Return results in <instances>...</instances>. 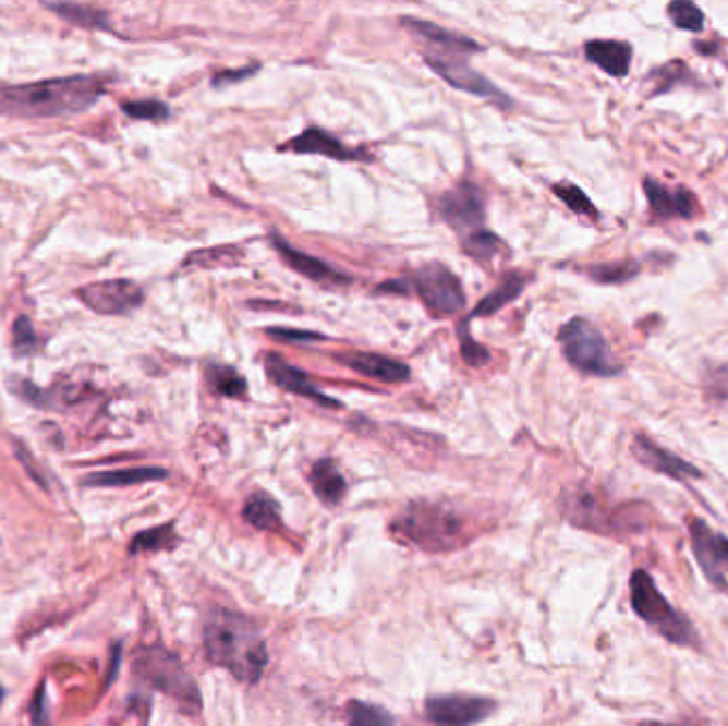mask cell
Here are the masks:
<instances>
[{
	"label": "cell",
	"instance_id": "obj_30",
	"mask_svg": "<svg viewBox=\"0 0 728 726\" xmlns=\"http://www.w3.org/2000/svg\"><path fill=\"white\" fill-rule=\"evenodd\" d=\"M551 190L573 214L596 218V209H594L591 198L586 196V192L582 187H578L573 183H556Z\"/></svg>",
	"mask_w": 728,
	"mask_h": 726
},
{
	"label": "cell",
	"instance_id": "obj_11",
	"mask_svg": "<svg viewBox=\"0 0 728 726\" xmlns=\"http://www.w3.org/2000/svg\"><path fill=\"white\" fill-rule=\"evenodd\" d=\"M439 214L446 225L458 232H477V228H482L486 220V207L480 187L473 183H460L454 190H448L439 198Z\"/></svg>",
	"mask_w": 728,
	"mask_h": 726
},
{
	"label": "cell",
	"instance_id": "obj_18",
	"mask_svg": "<svg viewBox=\"0 0 728 726\" xmlns=\"http://www.w3.org/2000/svg\"><path fill=\"white\" fill-rule=\"evenodd\" d=\"M274 245L288 267H292L294 271L314 279V281H319V283H348L350 281V277L335 271L332 267H328L324 261H319L316 256H310V254H303V252L294 250L281 237H274Z\"/></svg>",
	"mask_w": 728,
	"mask_h": 726
},
{
	"label": "cell",
	"instance_id": "obj_31",
	"mask_svg": "<svg viewBox=\"0 0 728 726\" xmlns=\"http://www.w3.org/2000/svg\"><path fill=\"white\" fill-rule=\"evenodd\" d=\"M175 540H178V535L173 531V524L156 527V529L138 533L137 537L133 540V544H131V552L137 554V552H149V549H165V547H171L175 544Z\"/></svg>",
	"mask_w": 728,
	"mask_h": 726
},
{
	"label": "cell",
	"instance_id": "obj_36",
	"mask_svg": "<svg viewBox=\"0 0 728 726\" xmlns=\"http://www.w3.org/2000/svg\"><path fill=\"white\" fill-rule=\"evenodd\" d=\"M256 71H258V66L239 69V71H222V73H218V75L214 77V84H216L218 88H222V86H227V84H234V82H241V80L252 77Z\"/></svg>",
	"mask_w": 728,
	"mask_h": 726
},
{
	"label": "cell",
	"instance_id": "obj_10",
	"mask_svg": "<svg viewBox=\"0 0 728 726\" xmlns=\"http://www.w3.org/2000/svg\"><path fill=\"white\" fill-rule=\"evenodd\" d=\"M690 542L694 558L709 582L725 586V578L728 576V537L712 529L705 520L696 518L690 522Z\"/></svg>",
	"mask_w": 728,
	"mask_h": 726
},
{
	"label": "cell",
	"instance_id": "obj_37",
	"mask_svg": "<svg viewBox=\"0 0 728 726\" xmlns=\"http://www.w3.org/2000/svg\"><path fill=\"white\" fill-rule=\"evenodd\" d=\"M31 716H33V723L37 726H46L47 723V712H46V692H44V686L39 688L37 692V699L31 707Z\"/></svg>",
	"mask_w": 728,
	"mask_h": 726
},
{
	"label": "cell",
	"instance_id": "obj_21",
	"mask_svg": "<svg viewBox=\"0 0 728 726\" xmlns=\"http://www.w3.org/2000/svg\"><path fill=\"white\" fill-rule=\"evenodd\" d=\"M310 480L318 499L326 505H337L345 497L348 484L330 458H321L312 467Z\"/></svg>",
	"mask_w": 728,
	"mask_h": 726
},
{
	"label": "cell",
	"instance_id": "obj_40",
	"mask_svg": "<svg viewBox=\"0 0 728 726\" xmlns=\"http://www.w3.org/2000/svg\"><path fill=\"white\" fill-rule=\"evenodd\" d=\"M2 699H4V690L0 688V703H2Z\"/></svg>",
	"mask_w": 728,
	"mask_h": 726
},
{
	"label": "cell",
	"instance_id": "obj_33",
	"mask_svg": "<svg viewBox=\"0 0 728 726\" xmlns=\"http://www.w3.org/2000/svg\"><path fill=\"white\" fill-rule=\"evenodd\" d=\"M124 113H129L135 120H167L169 118V107L160 100H137V102H124L122 105Z\"/></svg>",
	"mask_w": 728,
	"mask_h": 726
},
{
	"label": "cell",
	"instance_id": "obj_25",
	"mask_svg": "<svg viewBox=\"0 0 728 726\" xmlns=\"http://www.w3.org/2000/svg\"><path fill=\"white\" fill-rule=\"evenodd\" d=\"M49 11L58 13L60 17L77 24V26H84V28H107L109 22H107V13L96 9V7H90V4H75V2H47L46 4Z\"/></svg>",
	"mask_w": 728,
	"mask_h": 726
},
{
	"label": "cell",
	"instance_id": "obj_2",
	"mask_svg": "<svg viewBox=\"0 0 728 726\" xmlns=\"http://www.w3.org/2000/svg\"><path fill=\"white\" fill-rule=\"evenodd\" d=\"M105 92L98 77L75 75L0 88V113L17 118H58L90 109Z\"/></svg>",
	"mask_w": 728,
	"mask_h": 726
},
{
	"label": "cell",
	"instance_id": "obj_23",
	"mask_svg": "<svg viewBox=\"0 0 728 726\" xmlns=\"http://www.w3.org/2000/svg\"><path fill=\"white\" fill-rule=\"evenodd\" d=\"M243 518L258 531H279L281 529V507L267 493H254L245 500Z\"/></svg>",
	"mask_w": 728,
	"mask_h": 726
},
{
	"label": "cell",
	"instance_id": "obj_17",
	"mask_svg": "<svg viewBox=\"0 0 728 726\" xmlns=\"http://www.w3.org/2000/svg\"><path fill=\"white\" fill-rule=\"evenodd\" d=\"M337 361L345 364V366H350L352 371L361 373L364 377L379 379V382H386V384L410 379V366L401 363V361L388 359V356L364 354V352H350V354L337 356Z\"/></svg>",
	"mask_w": 728,
	"mask_h": 726
},
{
	"label": "cell",
	"instance_id": "obj_16",
	"mask_svg": "<svg viewBox=\"0 0 728 726\" xmlns=\"http://www.w3.org/2000/svg\"><path fill=\"white\" fill-rule=\"evenodd\" d=\"M286 147L294 149L296 154H318V156H326L332 160H366L368 156L364 154L363 149H354L350 145H345L343 141H339L337 136L321 131V129H307L305 133L294 136Z\"/></svg>",
	"mask_w": 728,
	"mask_h": 726
},
{
	"label": "cell",
	"instance_id": "obj_26",
	"mask_svg": "<svg viewBox=\"0 0 728 726\" xmlns=\"http://www.w3.org/2000/svg\"><path fill=\"white\" fill-rule=\"evenodd\" d=\"M207 379L214 390L228 399H245L247 397V382L227 364L211 363L207 366Z\"/></svg>",
	"mask_w": 728,
	"mask_h": 726
},
{
	"label": "cell",
	"instance_id": "obj_35",
	"mask_svg": "<svg viewBox=\"0 0 728 726\" xmlns=\"http://www.w3.org/2000/svg\"><path fill=\"white\" fill-rule=\"evenodd\" d=\"M13 343H15V350L20 354L31 352L35 348V343H37L33 324H31V319L26 318V316H20V318L15 319V324H13Z\"/></svg>",
	"mask_w": 728,
	"mask_h": 726
},
{
	"label": "cell",
	"instance_id": "obj_12",
	"mask_svg": "<svg viewBox=\"0 0 728 726\" xmlns=\"http://www.w3.org/2000/svg\"><path fill=\"white\" fill-rule=\"evenodd\" d=\"M426 62L441 80H446L456 90L469 92L482 98H493L499 105H509V98L488 77L473 71L466 62H460L456 58H441V56H433V58L428 56Z\"/></svg>",
	"mask_w": 728,
	"mask_h": 726
},
{
	"label": "cell",
	"instance_id": "obj_28",
	"mask_svg": "<svg viewBox=\"0 0 728 726\" xmlns=\"http://www.w3.org/2000/svg\"><path fill=\"white\" fill-rule=\"evenodd\" d=\"M671 22L682 28V31H690V33H701L705 28V15L703 11L688 0H676L667 7Z\"/></svg>",
	"mask_w": 728,
	"mask_h": 726
},
{
	"label": "cell",
	"instance_id": "obj_27",
	"mask_svg": "<svg viewBox=\"0 0 728 726\" xmlns=\"http://www.w3.org/2000/svg\"><path fill=\"white\" fill-rule=\"evenodd\" d=\"M505 247L502 245L501 239L488 230H477V232H471L464 241V250L480 263H490L495 258H499L501 250Z\"/></svg>",
	"mask_w": 728,
	"mask_h": 726
},
{
	"label": "cell",
	"instance_id": "obj_29",
	"mask_svg": "<svg viewBox=\"0 0 728 726\" xmlns=\"http://www.w3.org/2000/svg\"><path fill=\"white\" fill-rule=\"evenodd\" d=\"M348 726H395V718L377 705L363 703V701H352L348 707Z\"/></svg>",
	"mask_w": 728,
	"mask_h": 726
},
{
	"label": "cell",
	"instance_id": "obj_32",
	"mask_svg": "<svg viewBox=\"0 0 728 726\" xmlns=\"http://www.w3.org/2000/svg\"><path fill=\"white\" fill-rule=\"evenodd\" d=\"M591 277L598 283H622L633 279L639 273V265L635 261H622V263H607V265H596L592 267Z\"/></svg>",
	"mask_w": 728,
	"mask_h": 726
},
{
	"label": "cell",
	"instance_id": "obj_39",
	"mask_svg": "<svg viewBox=\"0 0 728 726\" xmlns=\"http://www.w3.org/2000/svg\"><path fill=\"white\" fill-rule=\"evenodd\" d=\"M638 726H696V723H641Z\"/></svg>",
	"mask_w": 728,
	"mask_h": 726
},
{
	"label": "cell",
	"instance_id": "obj_22",
	"mask_svg": "<svg viewBox=\"0 0 728 726\" xmlns=\"http://www.w3.org/2000/svg\"><path fill=\"white\" fill-rule=\"evenodd\" d=\"M167 471L160 467H131L120 471H105V473H92L86 477V486L94 488H116V486H133L143 482H156L165 480Z\"/></svg>",
	"mask_w": 728,
	"mask_h": 726
},
{
	"label": "cell",
	"instance_id": "obj_6",
	"mask_svg": "<svg viewBox=\"0 0 728 726\" xmlns=\"http://www.w3.org/2000/svg\"><path fill=\"white\" fill-rule=\"evenodd\" d=\"M558 341L567 361L582 373L609 377L620 371L603 332L589 319L573 318L567 322L558 332Z\"/></svg>",
	"mask_w": 728,
	"mask_h": 726
},
{
	"label": "cell",
	"instance_id": "obj_34",
	"mask_svg": "<svg viewBox=\"0 0 728 726\" xmlns=\"http://www.w3.org/2000/svg\"><path fill=\"white\" fill-rule=\"evenodd\" d=\"M458 337H460V350H462V359L464 363L471 364V366H482V364L488 363L490 361V354L484 346L475 343V339L469 335V326L466 322L460 324L458 328Z\"/></svg>",
	"mask_w": 728,
	"mask_h": 726
},
{
	"label": "cell",
	"instance_id": "obj_3",
	"mask_svg": "<svg viewBox=\"0 0 728 726\" xmlns=\"http://www.w3.org/2000/svg\"><path fill=\"white\" fill-rule=\"evenodd\" d=\"M399 540L424 552H450L464 544L466 527L450 507L437 503H411L392 524Z\"/></svg>",
	"mask_w": 728,
	"mask_h": 726
},
{
	"label": "cell",
	"instance_id": "obj_1",
	"mask_svg": "<svg viewBox=\"0 0 728 726\" xmlns=\"http://www.w3.org/2000/svg\"><path fill=\"white\" fill-rule=\"evenodd\" d=\"M209 663L227 669L239 681L256 683L269 665L267 643L260 629L243 614L214 609L203 631Z\"/></svg>",
	"mask_w": 728,
	"mask_h": 726
},
{
	"label": "cell",
	"instance_id": "obj_24",
	"mask_svg": "<svg viewBox=\"0 0 728 726\" xmlns=\"http://www.w3.org/2000/svg\"><path fill=\"white\" fill-rule=\"evenodd\" d=\"M524 286H526V277L524 275H520V273H507L502 277L501 283L486 299H482L477 303V307L473 310V316H493V314H497L507 303L515 301L522 294Z\"/></svg>",
	"mask_w": 728,
	"mask_h": 726
},
{
	"label": "cell",
	"instance_id": "obj_7",
	"mask_svg": "<svg viewBox=\"0 0 728 726\" xmlns=\"http://www.w3.org/2000/svg\"><path fill=\"white\" fill-rule=\"evenodd\" d=\"M413 288L424 305L437 316H454L466 303L460 279L439 263L417 269L413 275Z\"/></svg>",
	"mask_w": 728,
	"mask_h": 726
},
{
	"label": "cell",
	"instance_id": "obj_14",
	"mask_svg": "<svg viewBox=\"0 0 728 726\" xmlns=\"http://www.w3.org/2000/svg\"><path fill=\"white\" fill-rule=\"evenodd\" d=\"M633 455L639 462L647 469H652L654 473L667 475L671 480L678 482H688V480H696L701 477V471L690 464L688 460H683L682 456H676L660 446H656L650 437L645 435H638L635 444H633Z\"/></svg>",
	"mask_w": 728,
	"mask_h": 726
},
{
	"label": "cell",
	"instance_id": "obj_4",
	"mask_svg": "<svg viewBox=\"0 0 728 726\" xmlns=\"http://www.w3.org/2000/svg\"><path fill=\"white\" fill-rule=\"evenodd\" d=\"M631 603L639 618L667 641L682 648H694L699 643V633L692 622L658 591L654 578L645 569H638L631 576Z\"/></svg>",
	"mask_w": 728,
	"mask_h": 726
},
{
	"label": "cell",
	"instance_id": "obj_19",
	"mask_svg": "<svg viewBox=\"0 0 728 726\" xmlns=\"http://www.w3.org/2000/svg\"><path fill=\"white\" fill-rule=\"evenodd\" d=\"M586 58L611 77H624L631 71L633 49L622 41H591L586 44Z\"/></svg>",
	"mask_w": 728,
	"mask_h": 726
},
{
	"label": "cell",
	"instance_id": "obj_38",
	"mask_svg": "<svg viewBox=\"0 0 728 726\" xmlns=\"http://www.w3.org/2000/svg\"><path fill=\"white\" fill-rule=\"evenodd\" d=\"M271 335H275V337H281V339H290V341H301V339H305V341H314V339H321L319 335H316V332H305V330H283V328H274V330H269Z\"/></svg>",
	"mask_w": 728,
	"mask_h": 726
},
{
	"label": "cell",
	"instance_id": "obj_15",
	"mask_svg": "<svg viewBox=\"0 0 728 726\" xmlns=\"http://www.w3.org/2000/svg\"><path fill=\"white\" fill-rule=\"evenodd\" d=\"M265 366H267L269 377L274 379V384H277L279 388H283V390H288V392H292V395L305 397V399H310V401H316V403L324 406V408H339V403H337L335 399H328L326 395L319 392V388H316V386L310 382V377H307L301 368H296V366L286 363L281 356L269 354L267 361H265Z\"/></svg>",
	"mask_w": 728,
	"mask_h": 726
},
{
	"label": "cell",
	"instance_id": "obj_20",
	"mask_svg": "<svg viewBox=\"0 0 728 726\" xmlns=\"http://www.w3.org/2000/svg\"><path fill=\"white\" fill-rule=\"evenodd\" d=\"M403 24L413 31L417 37L426 39L428 44L437 47H446L448 51L452 53H475V51H482L480 44L471 41L469 37H462V35H456V33H450L437 24H430V22H422V20H413V17H405Z\"/></svg>",
	"mask_w": 728,
	"mask_h": 726
},
{
	"label": "cell",
	"instance_id": "obj_5",
	"mask_svg": "<svg viewBox=\"0 0 728 726\" xmlns=\"http://www.w3.org/2000/svg\"><path fill=\"white\" fill-rule=\"evenodd\" d=\"M135 676L175 699L183 712L196 714L201 710V692L196 681L190 678L182 661L165 648H143L135 658Z\"/></svg>",
	"mask_w": 728,
	"mask_h": 726
},
{
	"label": "cell",
	"instance_id": "obj_8",
	"mask_svg": "<svg viewBox=\"0 0 728 726\" xmlns=\"http://www.w3.org/2000/svg\"><path fill=\"white\" fill-rule=\"evenodd\" d=\"M495 701L473 694H439L426 699V718L435 726H473L495 712Z\"/></svg>",
	"mask_w": 728,
	"mask_h": 726
},
{
	"label": "cell",
	"instance_id": "obj_13",
	"mask_svg": "<svg viewBox=\"0 0 728 726\" xmlns=\"http://www.w3.org/2000/svg\"><path fill=\"white\" fill-rule=\"evenodd\" d=\"M643 192L650 201V211L660 220H690L696 214V198L683 185L671 187L654 178H647L643 180Z\"/></svg>",
	"mask_w": 728,
	"mask_h": 726
},
{
	"label": "cell",
	"instance_id": "obj_9",
	"mask_svg": "<svg viewBox=\"0 0 728 726\" xmlns=\"http://www.w3.org/2000/svg\"><path fill=\"white\" fill-rule=\"evenodd\" d=\"M80 299L100 316H118L137 310L143 303V290L129 279H107L84 286Z\"/></svg>",
	"mask_w": 728,
	"mask_h": 726
}]
</instances>
